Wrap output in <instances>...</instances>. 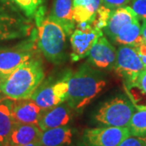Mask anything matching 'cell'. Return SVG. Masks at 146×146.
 I'll return each mask as SVG.
<instances>
[{"label":"cell","mask_w":146,"mask_h":146,"mask_svg":"<svg viewBox=\"0 0 146 146\" xmlns=\"http://www.w3.org/2000/svg\"><path fill=\"white\" fill-rule=\"evenodd\" d=\"M67 103L74 111H81L103 90L106 81L103 75L87 64L68 74Z\"/></svg>","instance_id":"1"},{"label":"cell","mask_w":146,"mask_h":146,"mask_svg":"<svg viewBox=\"0 0 146 146\" xmlns=\"http://www.w3.org/2000/svg\"><path fill=\"white\" fill-rule=\"evenodd\" d=\"M44 77L42 60L35 55L2 80L1 93L12 100L30 98Z\"/></svg>","instance_id":"2"},{"label":"cell","mask_w":146,"mask_h":146,"mask_svg":"<svg viewBox=\"0 0 146 146\" xmlns=\"http://www.w3.org/2000/svg\"><path fill=\"white\" fill-rule=\"evenodd\" d=\"M41 7L36 12L37 46L43 55L54 63H60L64 58L67 33L59 24L50 16L43 17Z\"/></svg>","instance_id":"3"},{"label":"cell","mask_w":146,"mask_h":146,"mask_svg":"<svg viewBox=\"0 0 146 146\" xmlns=\"http://www.w3.org/2000/svg\"><path fill=\"white\" fill-rule=\"evenodd\" d=\"M33 24L7 0H0V42L30 36Z\"/></svg>","instance_id":"4"},{"label":"cell","mask_w":146,"mask_h":146,"mask_svg":"<svg viewBox=\"0 0 146 146\" xmlns=\"http://www.w3.org/2000/svg\"><path fill=\"white\" fill-rule=\"evenodd\" d=\"M136 109L130 99L124 96H117L104 102L94 119L106 127H127Z\"/></svg>","instance_id":"5"},{"label":"cell","mask_w":146,"mask_h":146,"mask_svg":"<svg viewBox=\"0 0 146 146\" xmlns=\"http://www.w3.org/2000/svg\"><path fill=\"white\" fill-rule=\"evenodd\" d=\"M113 69L126 83H131L135 82L146 68L135 47L120 45Z\"/></svg>","instance_id":"6"},{"label":"cell","mask_w":146,"mask_h":146,"mask_svg":"<svg viewBox=\"0 0 146 146\" xmlns=\"http://www.w3.org/2000/svg\"><path fill=\"white\" fill-rule=\"evenodd\" d=\"M102 35H103L102 30L96 29L89 22L77 25L76 29H74L70 36L72 45L71 58L73 62L88 56L92 46Z\"/></svg>","instance_id":"7"},{"label":"cell","mask_w":146,"mask_h":146,"mask_svg":"<svg viewBox=\"0 0 146 146\" xmlns=\"http://www.w3.org/2000/svg\"><path fill=\"white\" fill-rule=\"evenodd\" d=\"M68 74L63 80L57 82L46 84L44 86L40 85L30 98L33 100L42 110L62 104L68 98Z\"/></svg>","instance_id":"8"},{"label":"cell","mask_w":146,"mask_h":146,"mask_svg":"<svg viewBox=\"0 0 146 146\" xmlns=\"http://www.w3.org/2000/svg\"><path fill=\"white\" fill-rule=\"evenodd\" d=\"M128 127H102L84 131V141L88 146H119L130 136Z\"/></svg>","instance_id":"9"},{"label":"cell","mask_w":146,"mask_h":146,"mask_svg":"<svg viewBox=\"0 0 146 146\" xmlns=\"http://www.w3.org/2000/svg\"><path fill=\"white\" fill-rule=\"evenodd\" d=\"M35 55L32 43H25L16 48L0 50V78H5Z\"/></svg>","instance_id":"10"},{"label":"cell","mask_w":146,"mask_h":146,"mask_svg":"<svg viewBox=\"0 0 146 146\" xmlns=\"http://www.w3.org/2000/svg\"><path fill=\"white\" fill-rule=\"evenodd\" d=\"M89 60L95 67L101 69H113L116 61L117 50L107 38L102 35L89 50Z\"/></svg>","instance_id":"11"},{"label":"cell","mask_w":146,"mask_h":146,"mask_svg":"<svg viewBox=\"0 0 146 146\" xmlns=\"http://www.w3.org/2000/svg\"><path fill=\"white\" fill-rule=\"evenodd\" d=\"M74 110L67 102L54 107L43 110L38 122L42 131L68 125L73 117Z\"/></svg>","instance_id":"12"},{"label":"cell","mask_w":146,"mask_h":146,"mask_svg":"<svg viewBox=\"0 0 146 146\" xmlns=\"http://www.w3.org/2000/svg\"><path fill=\"white\" fill-rule=\"evenodd\" d=\"M42 110L31 98L13 100L12 116L16 123L37 124Z\"/></svg>","instance_id":"13"},{"label":"cell","mask_w":146,"mask_h":146,"mask_svg":"<svg viewBox=\"0 0 146 146\" xmlns=\"http://www.w3.org/2000/svg\"><path fill=\"white\" fill-rule=\"evenodd\" d=\"M74 0H54L50 17L59 24L64 29L67 36H71L75 29Z\"/></svg>","instance_id":"14"},{"label":"cell","mask_w":146,"mask_h":146,"mask_svg":"<svg viewBox=\"0 0 146 146\" xmlns=\"http://www.w3.org/2000/svg\"><path fill=\"white\" fill-rule=\"evenodd\" d=\"M136 20L139 19L129 6L112 10L107 24L103 29L105 34L112 40L123 27Z\"/></svg>","instance_id":"15"},{"label":"cell","mask_w":146,"mask_h":146,"mask_svg":"<svg viewBox=\"0 0 146 146\" xmlns=\"http://www.w3.org/2000/svg\"><path fill=\"white\" fill-rule=\"evenodd\" d=\"M42 131L37 124L15 123L11 131L7 145L11 146H23L40 141Z\"/></svg>","instance_id":"16"},{"label":"cell","mask_w":146,"mask_h":146,"mask_svg":"<svg viewBox=\"0 0 146 146\" xmlns=\"http://www.w3.org/2000/svg\"><path fill=\"white\" fill-rule=\"evenodd\" d=\"M112 41L119 45L130 46L135 48L145 43V42L142 35L140 20H136L124 25Z\"/></svg>","instance_id":"17"},{"label":"cell","mask_w":146,"mask_h":146,"mask_svg":"<svg viewBox=\"0 0 146 146\" xmlns=\"http://www.w3.org/2000/svg\"><path fill=\"white\" fill-rule=\"evenodd\" d=\"M13 100L7 97L0 98V145L5 146L8 143L11 131L15 126L12 116Z\"/></svg>","instance_id":"18"},{"label":"cell","mask_w":146,"mask_h":146,"mask_svg":"<svg viewBox=\"0 0 146 146\" xmlns=\"http://www.w3.org/2000/svg\"><path fill=\"white\" fill-rule=\"evenodd\" d=\"M72 130L68 125L42 131L40 143L43 146H68L72 141Z\"/></svg>","instance_id":"19"},{"label":"cell","mask_w":146,"mask_h":146,"mask_svg":"<svg viewBox=\"0 0 146 146\" xmlns=\"http://www.w3.org/2000/svg\"><path fill=\"white\" fill-rule=\"evenodd\" d=\"M102 5V0H74V20L76 24L91 22Z\"/></svg>","instance_id":"20"},{"label":"cell","mask_w":146,"mask_h":146,"mask_svg":"<svg viewBox=\"0 0 146 146\" xmlns=\"http://www.w3.org/2000/svg\"><path fill=\"white\" fill-rule=\"evenodd\" d=\"M131 136L136 137L146 136V109L137 110L133 114L128 125Z\"/></svg>","instance_id":"21"},{"label":"cell","mask_w":146,"mask_h":146,"mask_svg":"<svg viewBox=\"0 0 146 146\" xmlns=\"http://www.w3.org/2000/svg\"><path fill=\"white\" fill-rule=\"evenodd\" d=\"M12 5L26 16L32 19L36 16V12L42 7L43 0H7Z\"/></svg>","instance_id":"22"},{"label":"cell","mask_w":146,"mask_h":146,"mask_svg":"<svg viewBox=\"0 0 146 146\" xmlns=\"http://www.w3.org/2000/svg\"><path fill=\"white\" fill-rule=\"evenodd\" d=\"M129 7L140 21H146V0H131Z\"/></svg>","instance_id":"23"},{"label":"cell","mask_w":146,"mask_h":146,"mask_svg":"<svg viewBox=\"0 0 146 146\" xmlns=\"http://www.w3.org/2000/svg\"><path fill=\"white\" fill-rule=\"evenodd\" d=\"M131 0H102V4L110 10L128 6Z\"/></svg>","instance_id":"24"},{"label":"cell","mask_w":146,"mask_h":146,"mask_svg":"<svg viewBox=\"0 0 146 146\" xmlns=\"http://www.w3.org/2000/svg\"><path fill=\"white\" fill-rule=\"evenodd\" d=\"M119 146H146V143L141 137L130 136L123 141Z\"/></svg>","instance_id":"25"},{"label":"cell","mask_w":146,"mask_h":146,"mask_svg":"<svg viewBox=\"0 0 146 146\" xmlns=\"http://www.w3.org/2000/svg\"><path fill=\"white\" fill-rule=\"evenodd\" d=\"M136 82L141 86L146 94V69L139 75L138 78L136 79Z\"/></svg>","instance_id":"26"},{"label":"cell","mask_w":146,"mask_h":146,"mask_svg":"<svg viewBox=\"0 0 146 146\" xmlns=\"http://www.w3.org/2000/svg\"><path fill=\"white\" fill-rule=\"evenodd\" d=\"M136 49L138 54H139V55H140V57H141L142 62L145 64L146 68V42L143 43L140 46L136 47Z\"/></svg>","instance_id":"27"},{"label":"cell","mask_w":146,"mask_h":146,"mask_svg":"<svg viewBox=\"0 0 146 146\" xmlns=\"http://www.w3.org/2000/svg\"><path fill=\"white\" fill-rule=\"evenodd\" d=\"M141 32H142V35L145 39V42H146V21H142L141 24Z\"/></svg>","instance_id":"28"},{"label":"cell","mask_w":146,"mask_h":146,"mask_svg":"<svg viewBox=\"0 0 146 146\" xmlns=\"http://www.w3.org/2000/svg\"><path fill=\"white\" fill-rule=\"evenodd\" d=\"M23 146H42L40 141H37V142H33V143H30V144H28L26 145H23Z\"/></svg>","instance_id":"29"},{"label":"cell","mask_w":146,"mask_h":146,"mask_svg":"<svg viewBox=\"0 0 146 146\" xmlns=\"http://www.w3.org/2000/svg\"><path fill=\"white\" fill-rule=\"evenodd\" d=\"M1 82H2V79L0 78V87H1ZM2 93H1V89H0V98H2Z\"/></svg>","instance_id":"30"},{"label":"cell","mask_w":146,"mask_h":146,"mask_svg":"<svg viewBox=\"0 0 146 146\" xmlns=\"http://www.w3.org/2000/svg\"><path fill=\"white\" fill-rule=\"evenodd\" d=\"M141 138H142V139H143L144 141H145V143H146V136H145V137H141Z\"/></svg>","instance_id":"31"},{"label":"cell","mask_w":146,"mask_h":146,"mask_svg":"<svg viewBox=\"0 0 146 146\" xmlns=\"http://www.w3.org/2000/svg\"><path fill=\"white\" fill-rule=\"evenodd\" d=\"M5 146H11V145H5Z\"/></svg>","instance_id":"32"},{"label":"cell","mask_w":146,"mask_h":146,"mask_svg":"<svg viewBox=\"0 0 146 146\" xmlns=\"http://www.w3.org/2000/svg\"><path fill=\"white\" fill-rule=\"evenodd\" d=\"M42 146H43V145H42Z\"/></svg>","instance_id":"33"},{"label":"cell","mask_w":146,"mask_h":146,"mask_svg":"<svg viewBox=\"0 0 146 146\" xmlns=\"http://www.w3.org/2000/svg\"><path fill=\"white\" fill-rule=\"evenodd\" d=\"M0 146H1V145H0Z\"/></svg>","instance_id":"34"}]
</instances>
